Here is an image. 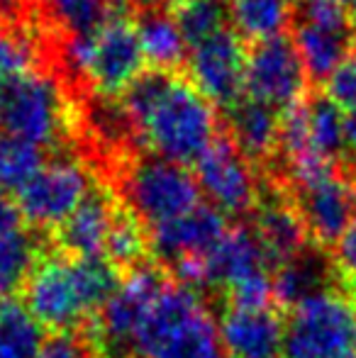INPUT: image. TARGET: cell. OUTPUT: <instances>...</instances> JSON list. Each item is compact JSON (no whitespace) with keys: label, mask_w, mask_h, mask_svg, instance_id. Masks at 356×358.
<instances>
[{"label":"cell","mask_w":356,"mask_h":358,"mask_svg":"<svg viewBox=\"0 0 356 358\" xmlns=\"http://www.w3.org/2000/svg\"><path fill=\"white\" fill-rule=\"evenodd\" d=\"M122 108L152 156L171 164H195L218 139L215 105L176 73H142L124 90Z\"/></svg>","instance_id":"1"},{"label":"cell","mask_w":356,"mask_h":358,"mask_svg":"<svg viewBox=\"0 0 356 358\" xmlns=\"http://www.w3.org/2000/svg\"><path fill=\"white\" fill-rule=\"evenodd\" d=\"M118 285V268L105 259L49 256L24 283V307L44 329L69 334L98 315Z\"/></svg>","instance_id":"2"},{"label":"cell","mask_w":356,"mask_h":358,"mask_svg":"<svg viewBox=\"0 0 356 358\" xmlns=\"http://www.w3.org/2000/svg\"><path fill=\"white\" fill-rule=\"evenodd\" d=\"M132 354L137 358H225L218 322L198 287L164 283L139 327Z\"/></svg>","instance_id":"3"},{"label":"cell","mask_w":356,"mask_h":358,"mask_svg":"<svg viewBox=\"0 0 356 358\" xmlns=\"http://www.w3.org/2000/svg\"><path fill=\"white\" fill-rule=\"evenodd\" d=\"M66 59L100 95H124L147 64L137 39V24L120 10H113L88 32L71 34Z\"/></svg>","instance_id":"4"},{"label":"cell","mask_w":356,"mask_h":358,"mask_svg":"<svg viewBox=\"0 0 356 358\" xmlns=\"http://www.w3.org/2000/svg\"><path fill=\"white\" fill-rule=\"evenodd\" d=\"M66 113L59 83L42 71L27 69L0 85V134L44 149L64 134Z\"/></svg>","instance_id":"5"},{"label":"cell","mask_w":356,"mask_h":358,"mask_svg":"<svg viewBox=\"0 0 356 358\" xmlns=\"http://www.w3.org/2000/svg\"><path fill=\"white\" fill-rule=\"evenodd\" d=\"M356 349V307L332 287L290 307L283 358H342Z\"/></svg>","instance_id":"6"},{"label":"cell","mask_w":356,"mask_h":358,"mask_svg":"<svg viewBox=\"0 0 356 358\" xmlns=\"http://www.w3.org/2000/svg\"><path fill=\"white\" fill-rule=\"evenodd\" d=\"M124 198L129 213L154 229L198 208L200 188L185 166L147 156L129 166L124 176Z\"/></svg>","instance_id":"7"},{"label":"cell","mask_w":356,"mask_h":358,"mask_svg":"<svg viewBox=\"0 0 356 358\" xmlns=\"http://www.w3.org/2000/svg\"><path fill=\"white\" fill-rule=\"evenodd\" d=\"M293 44L308 78L327 76L352 57L354 22L344 0H300Z\"/></svg>","instance_id":"8"},{"label":"cell","mask_w":356,"mask_h":358,"mask_svg":"<svg viewBox=\"0 0 356 358\" xmlns=\"http://www.w3.org/2000/svg\"><path fill=\"white\" fill-rule=\"evenodd\" d=\"M93 193L88 169L76 159H57L39 169V173L17 193L22 220L39 229L62 227L78 205Z\"/></svg>","instance_id":"9"},{"label":"cell","mask_w":356,"mask_h":358,"mask_svg":"<svg viewBox=\"0 0 356 358\" xmlns=\"http://www.w3.org/2000/svg\"><path fill=\"white\" fill-rule=\"evenodd\" d=\"M305 88H308V71L295 52L293 39H266L247 52V71H244L247 98L283 115L303 103Z\"/></svg>","instance_id":"10"},{"label":"cell","mask_w":356,"mask_h":358,"mask_svg":"<svg viewBox=\"0 0 356 358\" xmlns=\"http://www.w3.org/2000/svg\"><path fill=\"white\" fill-rule=\"evenodd\" d=\"M164 283L166 278L162 271L139 266L118 285L113 297L95 315V341L105 356L122 358L132 354L139 327Z\"/></svg>","instance_id":"11"},{"label":"cell","mask_w":356,"mask_h":358,"mask_svg":"<svg viewBox=\"0 0 356 358\" xmlns=\"http://www.w3.org/2000/svg\"><path fill=\"white\" fill-rule=\"evenodd\" d=\"M200 195L222 215H244L259 205V183L249 159L229 137H218L195 161Z\"/></svg>","instance_id":"12"},{"label":"cell","mask_w":356,"mask_h":358,"mask_svg":"<svg viewBox=\"0 0 356 358\" xmlns=\"http://www.w3.org/2000/svg\"><path fill=\"white\" fill-rule=\"evenodd\" d=\"M190 83L213 105L229 110L244 95V71H247V49L244 39L232 27L203 39L188 52Z\"/></svg>","instance_id":"13"},{"label":"cell","mask_w":356,"mask_h":358,"mask_svg":"<svg viewBox=\"0 0 356 358\" xmlns=\"http://www.w3.org/2000/svg\"><path fill=\"white\" fill-rule=\"evenodd\" d=\"M295 183V210L308 236L318 244H337L356 210L354 185L332 169L310 173Z\"/></svg>","instance_id":"14"},{"label":"cell","mask_w":356,"mask_h":358,"mask_svg":"<svg viewBox=\"0 0 356 358\" xmlns=\"http://www.w3.org/2000/svg\"><path fill=\"white\" fill-rule=\"evenodd\" d=\"M227 229L222 213H218L213 205H198L178 220L154 227L149 234V246L164 264L176 268L188 261H205V256L215 249Z\"/></svg>","instance_id":"15"},{"label":"cell","mask_w":356,"mask_h":358,"mask_svg":"<svg viewBox=\"0 0 356 358\" xmlns=\"http://www.w3.org/2000/svg\"><path fill=\"white\" fill-rule=\"evenodd\" d=\"M218 329L225 358H283L285 322L273 307H227Z\"/></svg>","instance_id":"16"},{"label":"cell","mask_w":356,"mask_h":358,"mask_svg":"<svg viewBox=\"0 0 356 358\" xmlns=\"http://www.w3.org/2000/svg\"><path fill=\"white\" fill-rule=\"evenodd\" d=\"M269 266L271 261L257 231L249 227H232L205 256L203 285L227 290L229 295L234 287L244 285L247 280L271 273Z\"/></svg>","instance_id":"17"},{"label":"cell","mask_w":356,"mask_h":358,"mask_svg":"<svg viewBox=\"0 0 356 358\" xmlns=\"http://www.w3.org/2000/svg\"><path fill=\"white\" fill-rule=\"evenodd\" d=\"M39 261V246L17 203L0 195V300L24 287L29 273Z\"/></svg>","instance_id":"18"},{"label":"cell","mask_w":356,"mask_h":358,"mask_svg":"<svg viewBox=\"0 0 356 358\" xmlns=\"http://www.w3.org/2000/svg\"><path fill=\"white\" fill-rule=\"evenodd\" d=\"M118 210L105 190H93L57 229L59 246L71 254V259H103Z\"/></svg>","instance_id":"19"},{"label":"cell","mask_w":356,"mask_h":358,"mask_svg":"<svg viewBox=\"0 0 356 358\" xmlns=\"http://www.w3.org/2000/svg\"><path fill=\"white\" fill-rule=\"evenodd\" d=\"M227 127L232 144L249 161H266L278 149L280 113L252 98H242L234 108H229Z\"/></svg>","instance_id":"20"},{"label":"cell","mask_w":356,"mask_h":358,"mask_svg":"<svg viewBox=\"0 0 356 358\" xmlns=\"http://www.w3.org/2000/svg\"><path fill=\"white\" fill-rule=\"evenodd\" d=\"M254 231H257L269 261L278 266L303 254L305 241H308V229H305L298 210L285 200H266L264 205H259Z\"/></svg>","instance_id":"21"},{"label":"cell","mask_w":356,"mask_h":358,"mask_svg":"<svg viewBox=\"0 0 356 358\" xmlns=\"http://www.w3.org/2000/svg\"><path fill=\"white\" fill-rule=\"evenodd\" d=\"M134 24H137V39L142 47L144 62L152 64L154 71L171 73L188 59V54H185L188 44H185L171 13L147 10Z\"/></svg>","instance_id":"22"},{"label":"cell","mask_w":356,"mask_h":358,"mask_svg":"<svg viewBox=\"0 0 356 358\" xmlns=\"http://www.w3.org/2000/svg\"><path fill=\"white\" fill-rule=\"evenodd\" d=\"M227 15L234 32L254 44L283 37V29L293 17L290 0H229Z\"/></svg>","instance_id":"23"},{"label":"cell","mask_w":356,"mask_h":358,"mask_svg":"<svg viewBox=\"0 0 356 358\" xmlns=\"http://www.w3.org/2000/svg\"><path fill=\"white\" fill-rule=\"evenodd\" d=\"M332 278V268L325 264L322 256L303 251L293 261L278 266L273 273V297L288 307H295L305 297L329 290L327 283Z\"/></svg>","instance_id":"24"},{"label":"cell","mask_w":356,"mask_h":358,"mask_svg":"<svg viewBox=\"0 0 356 358\" xmlns=\"http://www.w3.org/2000/svg\"><path fill=\"white\" fill-rule=\"evenodd\" d=\"M305 132H308L310 154L320 161L334 164L339 154L347 149L344 144V110L337 108L327 95L303 103Z\"/></svg>","instance_id":"25"},{"label":"cell","mask_w":356,"mask_h":358,"mask_svg":"<svg viewBox=\"0 0 356 358\" xmlns=\"http://www.w3.org/2000/svg\"><path fill=\"white\" fill-rule=\"evenodd\" d=\"M44 327L17 300H0V358H39Z\"/></svg>","instance_id":"26"},{"label":"cell","mask_w":356,"mask_h":358,"mask_svg":"<svg viewBox=\"0 0 356 358\" xmlns=\"http://www.w3.org/2000/svg\"><path fill=\"white\" fill-rule=\"evenodd\" d=\"M44 166L42 149L0 134V195H17Z\"/></svg>","instance_id":"27"},{"label":"cell","mask_w":356,"mask_h":358,"mask_svg":"<svg viewBox=\"0 0 356 358\" xmlns=\"http://www.w3.org/2000/svg\"><path fill=\"white\" fill-rule=\"evenodd\" d=\"M149 249V236L142 229V222L127 210H118V217L110 229L103 259L115 268H139Z\"/></svg>","instance_id":"28"},{"label":"cell","mask_w":356,"mask_h":358,"mask_svg":"<svg viewBox=\"0 0 356 358\" xmlns=\"http://www.w3.org/2000/svg\"><path fill=\"white\" fill-rule=\"evenodd\" d=\"M171 17L176 20L188 49L227 27V10L220 0H176Z\"/></svg>","instance_id":"29"},{"label":"cell","mask_w":356,"mask_h":358,"mask_svg":"<svg viewBox=\"0 0 356 358\" xmlns=\"http://www.w3.org/2000/svg\"><path fill=\"white\" fill-rule=\"evenodd\" d=\"M44 5L71 34L88 32L115 10L113 0H44Z\"/></svg>","instance_id":"30"},{"label":"cell","mask_w":356,"mask_h":358,"mask_svg":"<svg viewBox=\"0 0 356 358\" xmlns=\"http://www.w3.org/2000/svg\"><path fill=\"white\" fill-rule=\"evenodd\" d=\"M327 98L332 100L337 108L347 110L356 108V54L344 59L332 73L327 76Z\"/></svg>","instance_id":"31"},{"label":"cell","mask_w":356,"mask_h":358,"mask_svg":"<svg viewBox=\"0 0 356 358\" xmlns=\"http://www.w3.org/2000/svg\"><path fill=\"white\" fill-rule=\"evenodd\" d=\"M32 69V52L22 39L13 37L0 29V85L8 83L13 76Z\"/></svg>","instance_id":"32"},{"label":"cell","mask_w":356,"mask_h":358,"mask_svg":"<svg viewBox=\"0 0 356 358\" xmlns=\"http://www.w3.org/2000/svg\"><path fill=\"white\" fill-rule=\"evenodd\" d=\"M334 246H337V251H334V268L342 273L344 280L356 285V210L349 227L344 229V234L339 236V241Z\"/></svg>","instance_id":"33"},{"label":"cell","mask_w":356,"mask_h":358,"mask_svg":"<svg viewBox=\"0 0 356 358\" xmlns=\"http://www.w3.org/2000/svg\"><path fill=\"white\" fill-rule=\"evenodd\" d=\"M39 358H88V354H86V346L78 339H73L69 334H59L44 344Z\"/></svg>","instance_id":"34"},{"label":"cell","mask_w":356,"mask_h":358,"mask_svg":"<svg viewBox=\"0 0 356 358\" xmlns=\"http://www.w3.org/2000/svg\"><path fill=\"white\" fill-rule=\"evenodd\" d=\"M344 144L356 156V108L344 113Z\"/></svg>","instance_id":"35"},{"label":"cell","mask_w":356,"mask_h":358,"mask_svg":"<svg viewBox=\"0 0 356 358\" xmlns=\"http://www.w3.org/2000/svg\"><path fill=\"white\" fill-rule=\"evenodd\" d=\"M129 3H134L137 8H144V13H147V10H159V5L164 0H129Z\"/></svg>","instance_id":"36"},{"label":"cell","mask_w":356,"mask_h":358,"mask_svg":"<svg viewBox=\"0 0 356 358\" xmlns=\"http://www.w3.org/2000/svg\"><path fill=\"white\" fill-rule=\"evenodd\" d=\"M352 22H354V29H356V0H352Z\"/></svg>","instance_id":"37"},{"label":"cell","mask_w":356,"mask_h":358,"mask_svg":"<svg viewBox=\"0 0 356 358\" xmlns=\"http://www.w3.org/2000/svg\"><path fill=\"white\" fill-rule=\"evenodd\" d=\"M342 358H356V351H352V354H347V356H342Z\"/></svg>","instance_id":"38"}]
</instances>
